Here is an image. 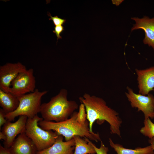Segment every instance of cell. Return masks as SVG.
I'll return each mask as SVG.
<instances>
[{"label": "cell", "instance_id": "cell-24", "mask_svg": "<svg viewBox=\"0 0 154 154\" xmlns=\"http://www.w3.org/2000/svg\"><path fill=\"white\" fill-rule=\"evenodd\" d=\"M149 142L152 147L154 152V137L149 140Z\"/></svg>", "mask_w": 154, "mask_h": 154}, {"label": "cell", "instance_id": "cell-15", "mask_svg": "<svg viewBox=\"0 0 154 154\" xmlns=\"http://www.w3.org/2000/svg\"><path fill=\"white\" fill-rule=\"evenodd\" d=\"M109 140L110 146L117 154H154L153 149L151 145L143 148L129 149L124 147L119 143H114L111 138H109Z\"/></svg>", "mask_w": 154, "mask_h": 154}, {"label": "cell", "instance_id": "cell-13", "mask_svg": "<svg viewBox=\"0 0 154 154\" xmlns=\"http://www.w3.org/2000/svg\"><path fill=\"white\" fill-rule=\"evenodd\" d=\"M75 149L74 138L68 141H63V137L58 135L55 143L49 147L40 151L37 154H73Z\"/></svg>", "mask_w": 154, "mask_h": 154}, {"label": "cell", "instance_id": "cell-18", "mask_svg": "<svg viewBox=\"0 0 154 154\" xmlns=\"http://www.w3.org/2000/svg\"><path fill=\"white\" fill-rule=\"evenodd\" d=\"M86 119L87 114L85 106L83 104L81 103L79 107L77 119L80 123H84L87 121Z\"/></svg>", "mask_w": 154, "mask_h": 154}, {"label": "cell", "instance_id": "cell-21", "mask_svg": "<svg viewBox=\"0 0 154 154\" xmlns=\"http://www.w3.org/2000/svg\"><path fill=\"white\" fill-rule=\"evenodd\" d=\"M64 30V27L62 25L56 26L54 27V30L53 31V32L56 34L57 40L62 38L60 34Z\"/></svg>", "mask_w": 154, "mask_h": 154}, {"label": "cell", "instance_id": "cell-2", "mask_svg": "<svg viewBox=\"0 0 154 154\" xmlns=\"http://www.w3.org/2000/svg\"><path fill=\"white\" fill-rule=\"evenodd\" d=\"M78 112L75 111L70 118L60 122L47 121L43 119L39 121L38 125L44 130H51L64 137L65 141L70 140L75 136L86 137L96 142L101 141L98 133H91L90 131L89 123L79 122L77 119Z\"/></svg>", "mask_w": 154, "mask_h": 154}, {"label": "cell", "instance_id": "cell-9", "mask_svg": "<svg viewBox=\"0 0 154 154\" xmlns=\"http://www.w3.org/2000/svg\"><path fill=\"white\" fill-rule=\"evenodd\" d=\"M28 118L25 116H19L18 119L14 123L8 120L1 128V131L5 136L4 141V147L9 148L15 139L16 136L24 132Z\"/></svg>", "mask_w": 154, "mask_h": 154}, {"label": "cell", "instance_id": "cell-10", "mask_svg": "<svg viewBox=\"0 0 154 154\" xmlns=\"http://www.w3.org/2000/svg\"><path fill=\"white\" fill-rule=\"evenodd\" d=\"M139 94L147 95L154 91V66L145 69H135Z\"/></svg>", "mask_w": 154, "mask_h": 154}, {"label": "cell", "instance_id": "cell-16", "mask_svg": "<svg viewBox=\"0 0 154 154\" xmlns=\"http://www.w3.org/2000/svg\"><path fill=\"white\" fill-rule=\"evenodd\" d=\"M75 142V149L73 154H96L93 147L88 141L87 138L83 139L79 136L73 138Z\"/></svg>", "mask_w": 154, "mask_h": 154}, {"label": "cell", "instance_id": "cell-26", "mask_svg": "<svg viewBox=\"0 0 154 154\" xmlns=\"http://www.w3.org/2000/svg\"></svg>", "mask_w": 154, "mask_h": 154}, {"label": "cell", "instance_id": "cell-6", "mask_svg": "<svg viewBox=\"0 0 154 154\" xmlns=\"http://www.w3.org/2000/svg\"><path fill=\"white\" fill-rule=\"evenodd\" d=\"M36 80L32 68L20 73L11 82L9 92L17 97L34 92Z\"/></svg>", "mask_w": 154, "mask_h": 154}, {"label": "cell", "instance_id": "cell-3", "mask_svg": "<svg viewBox=\"0 0 154 154\" xmlns=\"http://www.w3.org/2000/svg\"><path fill=\"white\" fill-rule=\"evenodd\" d=\"M68 90L62 88L49 102L41 104L40 113L45 121L60 122L68 119L79 108L74 100L67 98Z\"/></svg>", "mask_w": 154, "mask_h": 154}, {"label": "cell", "instance_id": "cell-22", "mask_svg": "<svg viewBox=\"0 0 154 154\" xmlns=\"http://www.w3.org/2000/svg\"><path fill=\"white\" fill-rule=\"evenodd\" d=\"M6 114L2 108L0 109V128L8 121L5 117Z\"/></svg>", "mask_w": 154, "mask_h": 154}, {"label": "cell", "instance_id": "cell-20", "mask_svg": "<svg viewBox=\"0 0 154 154\" xmlns=\"http://www.w3.org/2000/svg\"><path fill=\"white\" fill-rule=\"evenodd\" d=\"M48 13V15L50 17V18L49 19V20H52L53 24L56 26L62 25L65 22L66 20L60 18L57 16L52 17L49 13Z\"/></svg>", "mask_w": 154, "mask_h": 154}, {"label": "cell", "instance_id": "cell-19", "mask_svg": "<svg viewBox=\"0 0 154 154\" xmlns=\"http://www.w3.org/2000/svg\"><path fill=\"white\" fill-rule=\"evenodd\" d=\"M87 139L93 147L96 154H108V152L109 151L108 148L105 146L102 141H101L100 147L98 148L90 141V140L88 138Z\"/></svg>", "mask_w": 154, "mask_h": 154}, {"label": "cell", "instance_id": "cell-23", "mask_svg": "<svg viewBox=\"0 0 154 154\" xmlns=\"http://www.w3.org/2000/svg\"><path fill=\"white\" fill-rule=\"evenodd\" d=\"M0 154H12L8 148L0 145Z\"/></svg>", "mask_w": 154, "mask_h": 154}, {"label": "cell", "instance_id": "cell-4", "mask_svg": "<svg viewBox=\"0 0 154 154\" xmlns=\"http://www.w3.org/2000/svg\"><path fill=\"white\" fill-rule=\"evenodd\" d=\"M43 119L37 115L28 118L25 133L33 142L38 151L51 146L55 142L58 134L51 130H44L38 126L39 122Z\"/></svg>", "mask_w": 154, "mask_h": 154}, {"label": "cell", "instance_id": "cell-5", "mask_svg": "<svg viewBox=\"0 0 154 154\" xmlns=\"http://www.w3.org/2000/svg\"><path fill=\"white\" fill-rule=\"evenodd\" d=\"M48 92L47 90L40 92L37 89L32 92L18 97L19 104L17 109L12 112L6 115V119L11 121L21 116H25L31 118L40 112L42 97Z\"/></svg>", "mask_w": 154, "mask_h": 154}, {"label": "cell", "instance_id": "cell-8", "mask_svg": "<svg viewBox=\"0 0 154 154\" xmlns=\"http://www.w3.org/2000/svg\"><path fill=\"white\" fill-rule=\"evenodd\" d=\"M25 66L20 62L7 63L0 66V89L9 92L12 81L20 72L25 70Z\"/></svg>", "mask_w": 154, "mask_h": 154}, {"label": "cell", "instance_id": "cell-12", "mask_svg": "<svg viewBox=\"0 0 154 154\" xmlns=\"http://www.w3.org/2000/svg\"><path fill=\"white\" fill-rule=\"evenodd\" d=\"M134 20L135 24L133 25L131 31L139 29H143L145 33V37L143 42L151 46L154 50V17L150 19L146 16L141 19L137 17L131 18Z\"/></svg>", "mask_w": 154, "mask_h": 154}, {"label": "cell", "instance_id": "cell-14", "mask_svg": "<svg viewBox=\"0 0 154 154\" xmlns=\"http://www.w3.org/2000/svg\"><path fill=\"white\" fill-rule=\"evenodd\" d=\"M19 104L17 97L0 89V106L6 114L15 110Z\"/></svg>", "mask_w": 154, "mask_h": 154}, {"label": "cell", "instance_id": "cell-1", "mask_svg": "<svg viewBox=\"0 0 154 154\" xmlns=\"http://www.w3.org/2000/svg\"><path fill=\"white\" fill-rule=\"evenodd\" d=\"M79 100L85 106L91 133H94L92 127L95 121L99 124L106 121L110 125L111 133L121 137L120 128L122 120L118 113L109 107L103 98L85 93L79 98Z\"/></svg>", "mask_w": 154, "mask_h": 154}, {"label": "cell", "instance_id": "cell-11", "mask_svg": "<svg viewBox=\"0 0 154 154\" xmlns=\"http://www.w3.org/2000/svg\"><path fill=\"white\" fill-rule=\"evenodd\" d=\"M8 149L12 154H37L38 151L34 143L25 131L19 135Z\"/></svg>", "mask_w": 154, "mask_h": 154}, {"label": "cell", "instance_id": "cell-25", "mask_svg": "<svg viewBox=\"0 0 154 154\" xmlns=\"http://www.w3.org/2000/svg\"><path fill=\"white\" fill-rule=\"evenodd\" d=\"M5 136L4 133L1 131L0 132V139L3 140L4 141L5 139Z\"/></svg>", "mask_w": 154, "mask_h": 154}, {"label": "cell", "instance_id": "cell-17", "mask_svg": "<svg viewBox=\"0 0 154 154\" xmlns=\"http://www.w3.org/2000/svg\"><path fill=\"white\" fill-rule=\"evenodd\" d=\"M144 126L140 130V132L149 139L154 137V123L150 118L144 119Z\"/></svg>", "mask_w": 154, "mask_h": 154}, {"label": "cell", "instance_id": "cell-7", "mask_svg": "<svg viewBox=\"0 0 154 154\" xmlns=\"http://www.w3.org/2000/svg\"><path fill=\"white\" fill-rule=\"evenodd\" d=\"M125 94L132 108L137 109L144 114L145 119L154 118V96L149 93L147 95L135 93L130 87H127Z\"/></svg>", "mask_w": 154, "mask_h": 154}]
</instances>
